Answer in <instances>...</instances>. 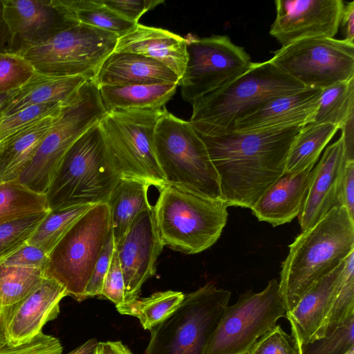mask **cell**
<instances>
[{"instance_id": "cell-44", "label": "cell", "mask_w": 354, "mask_h": 354, "mask_svg": "<svg viewBox=\"0 0 354 354\" xmlns=\"http://www.w3.org/2000/svg\"><path fill=\"white\" fill-rule=\"evenodd\" d=\"M100 296L111 301L115 306L125 302L124 277L115 248L109 268L104 280Z\"/></svg>"}, {"instance_id": "cell-48", "label": "cell", "mask_w": 354, "mask_h": 354, "mask_svg": "<svg viewBox=\"0 0 354 354\" xmlns=\"http://www.w3.org/2000/svg\"><path fill=\"white\" fill-rule=\"evenodd\" d=\"M345 160H354V115L351 116L341 127Z\"/></svg>"}, {"instance_id": "cell-22", "label": "cell", "mask_w": 354, "mask_h": 354, "mask_svg": "<svg viewBox=\"0 0 354 354\" xmlns=\"http://www.w3.org/2000/svg\"><path fill=\"white\" fill-rule=\"evenodd\" d=\"M113 52L132 53L155 59L180 79L187 63V39L163 28L138 23L118 38Z\"/></svg>"}, {"instance_id": "cell-20", "label": "cell", "mask_w": 354, "mask_h": 354, "mask_svg": "<svg viewBox=\"0 0 354 354\" xmlns=\"http://www.w3.org/2000/svg\"><path fill=\"white\" fill-rule=\"evenodd\" d=\"M322 89L305 88L275 97L237 120L232 131L259 132L312 123Z\"/></svg>"}, {"instance_id": "cell-35", "label": "cell", "mask_w": 354, "mask_h": 354, "mask_svg": "<svg viewBox=\"0 0 354 354\" xmlns=\"http://www.w3.org/2000/svg\"><path fill=\"white\" fill-rule=\"evenodd\" d=\"M44 278L41 268L8 266L0 263V310L24 299Z\"/></svg>"}, {"instance_id": "cell-29", "label": "cell", "mask_w": 354, "mask_h": 354, "mask_svg": "<svg viewBox=\"0 0 354 354\" xmlns=\"http://www.w3.org/2000/svg\"><path fill=\"white\" fill-rule=\"evenodd\" d=\"M339 129L331 124L309 123L304 126L290 145L285 172L295 173L315 166L322 151Z\"/></svg>"}, {"instance_id": "cell-26", "label": "cell", "mask_w": 354, "mask_h": 354, "mask_svg": "<svg viewBox=\"0 0 354 354\" xmlns=\"http://www.w3.org/2000/svg\"><path fill=\"white\" fill-rule=\"evenodd\" d=\"M84 77L35 74L3 104L0 120L26 107L50 102H64L86 82Z\"/></svg>"}, {"instance_id": "cell-42", "label": "cell", "mask_w": 354, "mask_h": 354, "mask_svg": "<svg viewBox=\"0 0 354 354\" xmlns=\"http://www.w3.org/2000/svg\"><path fill=\"white\" fill-rule=\"evenodd\" d=\"M62 351L59 339L44 333L24 344L0 347V354H62Z\"/></svg>"}, {"instance_id": "cell-2", "label": "cell", "mask_w": 354, "mask_h": 354, "mask_svg": "<svg viewBox=\"0 0 354 354\" xmlns=\"http://www.w3.org/2000/svg\"><path fill=\"white\" fill-rule=\"evenodd\" d=\"M354 252V219L335 207L289 245L281 263L279 290L286 314L306 292Z\"/></svg>"}, {"instance_id": "cell-25", "label": "cell", "mask_w": 354, "mask_h": 354, "mask_svg": "<svg viewBox=\"0 0 354 354\" xmlns=\"http://www.w3.org/2000/svg\"><path fill=\"white\" fill-rule=\"evenodd\" d=\"M63 109L21 129L0 142V183L18 180L53 129Z\"/></svg>"}, {"instance_id": "cell-1", "label": "cell", "mask_w": 354, "mask_h": 354, "mask_svg": "<svg viewBox=\"0 0 354 354\" xmlns=\"http://www.w3.org/2000/svg\"><path fill=\"white\" fill-rule=\"evenodd\" d=\"M303 127L217 135L196 131L207 147L227 207H252L285 172L290 145Z\"/></svg>"}, {"instance_id": "cell-30", "label": "cell", "mask_w": 354, "mask_h": 354, "mask_svg": "<svg viewBox=\"0 0 354 354\" xmlns=\"http://www.w3.org/2000/svg\"><path fill=\"white\" fill-rule=\"evenodd\" d=\"M93 205H69L49 209L28 243L41 248L48 255L80 218Z\"/></svg>"}, {"instance_id": "cell-5", "label": "cell", "mask_w": 354, "mask_h": 354, "mask_svg": "<svg viewBox=\"0 0 354 354\" xmlns=\"http://www.w3.org/2000/svg\"><path fill=\"white\" fill-rule=\"evenodd\" d=\"M121 177L97 123L64 157L46 194L48 208L106 203Z\"/></svg>"}, {"instance_id": "cell-39", "label": "cell", "mask_w": 354, "mask_h": 354, "mask_svg": "<svg viewBox=\"0 0 354 354\" xmlns=\"http://www.w3.org/2000/svg\"><path fill=\"white\" fill-rule=\"evenodd\" d=\"M35 73L32 64L23 56L0 53V94L17 91Z\"/></svg>"}, {"instance_id": "cell-4", "label": "cell", "mask_w": 354, "mask_h": 354, "mask_svg": "<svg viewBox=\"0 0 354 354\" xmlns=\"http://www.w3.org/2000/svg\"><path fill=\"white\" fill-rule=\"evenodd\" d=\"M153 206L163 246L185 254L200 253L220 238L227 221V205L183 187L165 183Z\"/></svg>"}, {"instance_id": "cell-32", "label": "cell", "mask_w": 354, "mask_h": 354, "mask_svg": "<svg viewBox=\"0 0 354 354\" xmlns=\"http://www.w3.org/2000/svg\"><path fill=\"white\" fill-rule=\"evenodd\" d=\"M354 115V77L322 90L312 123L340 127Z\"/></svg>"}, {"instance_id": "cell-54", "label": "cell", "mask_w": 354, "mask_h": 354, "mask_svg": "<svg viewBox=\"0 0 354 354\" xmlns=\"http://www.w3.org/2000/svg\"><path fill=\"white\" fill-rule=\"evenodd\" d=\"M14 92L5 94H0V108L3 105V104L12 95Z\"/></svg>"}, {"instance_id": "cell-12", "label": "cell", "mask_w": 354, "mask_h": 354, "mask_svg": "<svg viewBox=\"0 0 354 354\" xmlns=\"http://www.w3.org/2000/svg\"><path fill=\"white\" fill-rule=\"evenodd\" d=\"M276 279L259 292L247 290L227 306L205 354H247L257 339L286 317Z\"/></svg>"}, {"instance_id": "cell-10", "label": "cell", "mask_w": 354, "mask_h": 354, "mask_svg": "<svg viewBox=\"0 0 354 354\" xmlns=\"http://www.w3.org/2000/svg\"><path fill=\"white\" fill-rule=\"evenodd\" d=\"M111 229L106 203L92 206L50 252L44 277L57 281L74 299H85V288Z\"/></svg>"}, {"instance_id": "cell-52", "label": "cell", "mask_w": 354, "mask_h": 354, "mask_svg": "<svg viewBox=\"0 0 354 354\" xmlns=\"http://www.w3.org/2000/svg\"><path fill=\"white\" fill-rule=\"evenodd\" d=\"M97 343L95 338H92L66 354H93Z\"/></svg>"}, {"instance_id": "cell-34", "label": "cell", "mask_w": 354, "mask_h": 354, "mask_svg": "<svg viewBox=\"0 0 354 354\" xmlns=\"http://www.w3.org/2000/svg\"><path fill=\"white\" fill-rule=\"evenodd\" d=\"M354 315V252L346 259L342 277L324 322L315 339L327 336Z\"/></svg>"}, {"instance_id": "cell-41", "label": "cell", "mask_w": 354, "mask_h": 354, "mask_svg": "<svg viewBox=\"0 0 354 354\" xmlns=\"http://www.w3.org/2000/svg\"><path fill=\"white\" fill-rule=\"evenodd\" d=\"M247 354H299V351L294 337L276 325L259 337Z\"/></svg>"}, {"instance_id": "cell-24", "label": "cell", "mask_w": 354, "mask_h": 354, "mask_svg": "<svg viewBox=\"0 0 354 354\" xmlns=\"http://www.w3.org/2000/svg\"><path fill=\"white\" fill-rule=\"evenodd\" d=\"M344 263L345 261L313 285L286 314L291 335L297 345L313 340L319 330L342 277Z\"/></svg>"}, {"instance_id": "cell-16", "label": "cell", "mask_w": 354, "mask_h": 354, "mask_svg": "<svg viewBox=\"0 0 354 354\" xmlns=\"http://www.w3.org/2000/svg\"><path fill=\"white\" fill-rule=\"evenodd\" d=\"M163 247L152 206L135 218L115 245L124 277V303L138 298L143 283L155 274Z\"/></svg>"}, {"instance_id": "cell-46", "label": "cell", "mask_w": 354, "mask_h": 354, "mask_svg": "<svg viewBox=\"0 0 354 354\" xmlns=\"http://www.w3.org/2000/svg\"><path fill=\"white\" fill-rule=\"evenodd\" d=\"M48 255L41 248L28 243L0 260V263L8 266H20L44 269Z\"/></svg>"}, {"instance_id": "cell-53", "label": "cell", "mask_w": 354, "mask_h": 354, "mask_svg": "<svg viewBox=\"0 0 354 354\" xmlns=\"http://www.w3.org/2000/svg\"><path fill=\"white\" fill-rule=\"evenodd\" d=\"M8 344L6 333V313L5 310H0V347Z\"/></svg>"}, {"instance_id": "cell-47", "label": "cell", "mask_w": 354, "mask_h": 354, "mask_svg": "<svg viewBox=\"0 0 354 354\" xmlns=\"http://www.w3.org/2000/svg\"><path fill=\"white\" fill-rule=\"evenodd\" d=\"M339 205L354 219V160H345L339 193Z\"/></svg>"}, {"instance_id": "cell-50", "label": "cell", "mask_w": 354, "mask_h": 354, "mask_svg": "<svg viewBox=\"0 0 354 354\" xmlns=\"http://www.w3.org/2000/svg\"><path fill=\"white\" fill-rule=\"evenodd\" d=\"M93 354H133L120 341L100 342L96 345Z\"/></svg>"}, {"instance_id": "cell-31", "label": "cell", "mask_w": 354, "mask_h": 354, "mask_svg": "<svg viewBox=\"0 0 354 354\" xmlns=\"http://www.w3.org/2000/svg\"><path fill=\"white\" fill-rule=\"evenodd\" d=\"M182 292L167 290L157 292L149 297L136 299L116 306L121 315L137 317L145 330H151L166 319L183 300Z\"/></svg>"}, {"instance_id": "cell-49", "label": "cell", "mask_w": 354, "mask_h": 354, "mask_svg": "<svg viewBox=\"0 0 354 354\" xmlns=\"http://www.w3.org/2000/svg\"><path fill=\"white\" fill-rule=\"evenodd\" d=\"M344 34V39L354 43V1L344 5L340 24Z\"/></svg>"}, {"instance_id": "cell-6", "label": "cell", "mask_w": 354, "mask_h": 354, "mask_svg": "<svg viewBox=\"0 0 354 354\" xmlns=\"http://www.w3.org/2000/svg\"><path fill=\"white\" fill-rule=\"evenodd\" d=\"M154 143L166 183L223 201L218 176L207 147L189 121L165 107L156 124Z\"/></svg>"}, {"instance_id": "cell-28", "label": "cell", "mask_w": 354, "mask_h": 354, "mask_svg": "<svg viewBox=\"0 0 354 354\" xmlns=\"http://www.w3.org/2000/svg\"><path fill=\"white\" fill-rule=\"evenodd\" d=\"M177 84H132L97 87L106 112L115 110H160L176 93Z\"/></svg>"}, {"instance_id": "cell-33", "label": "cell", "mask_w": 354, "mask_h": 354, "mask_svg": "<svg viewBox=\"0 0 354 354\" xmlns=\"http://www.w3.org/2000/svg\"><path fill=\"white\" fill-rule=\"evenodd\" d=\"M48 210L46 195L32 192L18 180L0 183V224Z\"/></svg>"}, {"instance_id": "cell-27", "label": "cell", "mask_w": 354, "mask_h": 354, "mask_svg": "<svg viewBox=\"0 0 354 354\" xmlns=\"http://www.w3.org/2000/svg\"><path fill=\"white\" fill-rule=\"evenodd\" d=\"M151 185L142 180L121 177L106 204L115 245L124 236L135 218L152 205L148 199Z\"/></svg>"}, {"instance_id": "cell-38", "label": "cell", "mask_w": 354, "mask_h": 354, "mask_svg": "<svg viewBox=\"0 0 354 354\" xmlns=\"http://www.w3.org/2000/svg\"><path fill=\"white\" fill-rule=\"evenodd\" d=\"M48 212L26 215L0 224V260L28 243Z\"/></svg>"}, {"instance_id": "cell-19", "label": "cell", "mask_w": 354, "mask_h": 354, "mask_svg": "<svg viewBox=\"0 0 354 354\" xmlns=\"http://www.w3.org/2000/svg\"><path fill=\"white\" fill-rule=\"evenodd\" d=\"M345 162L342 138L327 147L313 169L312 177L299 223L301 232L322 219L339 205L340 183Z\"/></svg>"}, {"instance_id": "cell-9", "label": "cell", "mask_w": 354, "mask_h": 354, "mask_svg": "<svg viewBox=\"0 0 354 354\" xmlns=\"http://www.w3.org/2000/svg\"><path fill=\"white\" fill-rule=\"evenodd\" d=\"M106 113L98 88L91 80L86 81L68 100L18 180L32 192L46 195L68 151Z\"/></svg>"}, {"instance_id": "cell-45", "label": "cell", "mask_w": 354, "mask_h": 354, "mask_svg": "<svg viewBox=\"0 0 354 354\" xmlns=\"http://www.w3.org/2000/svg\"><path fill=\"white\" fill-rule=\"evenodd\" d=\"M102 3L117 15L133 24H138L140 18L153 9L163 0H101Z\"/></svg>"}, {"instance_id": "cell-51", "label": "cell", "mask_w": 354, "mask_h": 354, "mask_svg": "<svg viewBox=\"0 0 354 354\" xmlns=\"http://www.w3.org/2000/svg\"><path fill=\"white\" fill-rule=\"evenodd\" d=\"M11 53V35L4 16L3 0H0V53Z\"/></svg>"}, {"instance_id": "cell-23", "label": "cell", "mask_w": 354, "mask_h": 354, "mask_svg": "<svg viewBox=\"0 0 354 354\" xmlns=\"http://www.w3.org/2000/svg\"><path fill=\"white\" fill-rule=\"evenodd\" d=\"M101 86L179 84L180 78L162 63L127 52H113L98 68L91 80Z\"/></svg>"}, {"instance_id": "cell-11", "label": "cell", "mask_w": 354, "mask_h": 354, "mask_svg": "<svg viewBox=\"0 0 354 354\" xmlns=\"http://www.w3.org/2000/svg\"><path fill=\"white\" fill-rule=\"evenodd\" d=\"M118 38L111 32L79 24L22 56L37 73L92 80L102 63L114 51Z\"/></svg>"}, {"instance_id": "cell-21", "label": "cell", "mask_w": 354, "mask_h": 354, "mask_svg": "<svg viewBox=\"0 0 354 354\" xmlns=\"http://www.w3.org/2000/svg\"><path fill=\"white\" fill-rule=\"evenodd\" d=\"M314 167L295 173L284 172L252 206L253 215L273 227L290 223L298 216L305 203Z\"/></svg>"}, {"instance_id": "cell-15", "label": "cell", "mask_w": 354, "mask_h": 354, "mask_svg": "<svg viewBox=\"0 0 354 354\" xmlns=\"http://www.w3.org/2000/svg\"><path fill=\"white\" fill-rule=\"evenodd\" d=\"M11 53L22 56L80 23L64 0H3Z\"/></svg>"}, {"instance_id": "cell-8", "label": "cell", "mask_w": 354, "mask_h": 354, "mask_svg": "<svg viewBox=\"0 0 354 354\" xmlns=\"http://www.w3.org/2000/svg\"><path fill=\"white\" fill-rule=\"evenodd\" d=\"M164 108L112 111L99 122L106 150L122 177L142 180L158 188L166 183L154 143Z\"/></svg>"}, {"instance_id": "cell-36", "label": "cell", "mask_w": 354, "mask_h": 354, "mask_svg": "<svg viewBox=\"0 0 354 354\" xmlns=\"http://www.w3.org/2000/svg\"><path fill=\"white\" fill-rule=\"evenodd\" d=\"M80 24L115 34L120 37L136 24L123 19L101 0H64Z\"/></svg>"}, {"instance_id": "cell-17", "label": "cell", "mask_w": 354, "mask_h": 354, "mask_svg": "<svg viewBox=\"0 0 354 354\" xmlns=\"http://www.w3.org/2000/svg\"><path fill=\"white\" fill-rule=\"evenodd\" d=\"M270 35L282 46L310 37H334L343 9L342 0H276Z\"/></svg>"}, {"instance_id": "cell-7", "label": "cell", "mask_w": 354, "mask_h": 354, "mask_svg": "<svg viewBox=\"0 0 354 354\" xmlns=\"http://www.w3.org/2000/svg\"><path fill=\"white\" fill-rule=\"evenodd\" d=\"M231 292L207 283L185 295L176 309L150 330L147 354H205Z\"/></svg>"}, {"instance_id": "cell-18", "label": "cell", "mask_w": 354, "mask_h": 354, "mask_svg": "<svg viewBox=\"0 0 354 354\" xmlns=\"http://www.w3.org/2000/svg\"><path fill=\"white\" fill-rule=\"evenodd\" d=\"M66 296L60 283L44 278L26 297L4 309L8 344H24L42 333L43 326L57 317L59 303Z\"/></svg>"}, {"instance_id": "cell-14", "label": "cell", "mask_w": 354, "mask_h": 354, "mask_svg": "<svg viewBox=\"0 0 354 354\" xmlns=\"http://www.w3.org/2000/svg\"><path fill=\"white\" fill-rule=\"evenodd\" d=\"M187 39V63L178 86L183 99L192 105L245 72L250 55L227 35Z\"/></svg>"}, {"instance_id": "cell-55", "label": "cell", "mask_w": 354, "mask_h": 354, "mask_svg": "<svg viewBox=\"0 0 354 354\" xmlns=\"http://www.w3.org/2000/svg\"><path fill=\"white\" fill-rule=\"evenodd\" d=\"M350 354H354V353H350Z\"/></svg>"}, {"instance_id": "cell-13", "label": "cell", "mask_w": 354, "mask_h": 354, "mask_svg": "<svg viewBox=\"0 0 354 354\" xmlns=\"http://www.w3.org/2000/svg\"><path fill=\"white\" fill-rule=\"evenodd\" d=\"M273 54L270 60L305 88L323 89L354 77V43L344 39L306 38Z\"/></svg>"}, {"instance_id": "cell-3", "label": "cell", "mask_w": 354, "mask_h": 354, "mask_svg": "<svg viewBox=\"0 0 354 354\" xmlns=\"http://www.w3.org/2000/svg\"><path fill=\"white\" fill-rule=\"evenodd\" d=\"M304 88L270 59L252 62L243 74L196 101L189 122L198 133H230L237 120L270 100Z\"/></svg>"}, {"instance_id": "cell-37", "label": "cell", "mask_w": 354, "mask_h": 354, "mask_svg": "<svg viewBox=\"0 0 354 354\" xmlns=\"http://www.w3.org/2000/svg\"><path fill=\"white\" fill-rule=\"evenodd\" d=\"M299 354H350L354 353V315L330 335L297 345Z\"/></svg>"}, {"instance_id": "cell-43", "label": "cell", "mask_w": 354, "mask_h": 354, "mask_svg": "<svg viewBox=\"0 0 354 354\" xmlns=\"http://www.w3.org/2000/svg\"><path fill=\"white\" fill-rule=\"evenodd\" d=\"M115 245L111 229L106 239L91 277L84 292V299L100 296L105 276L109 268Z\"/></svg>"}, {"instance_id": "cell-40", "label": "cell", "mask_w": 354, "mask_h": 354, "mask_svg": "<svg viewBox=\"0 0 354 354\" xmlns=\"http://www.w3.org/2000/svg\"><path fill=\"white\" fill-rule=\"evenodd\" d=\"M68 100L30 106L2 118L0 120V142L21 129L60 111Z\"/></svg>"}]
</instances>
